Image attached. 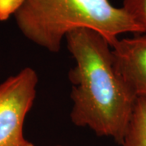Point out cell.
Returning a JSON list of instances; mask_svg holds the SVG:
<instances>
[{"label":"cell","mask_w":146,"mask_h":146,"mask_svg":"<svg viewBox=\"0 0 146 146\" xmlns=\"http://www.w3.org/2000/svg\"><path fill=\"white\" fill-rule=\"evenodd\" d=\"M121 146H146V96L136 98Z\"/></svg>","instance_id":"cell-5"},{"label":"cell","mask_w":146,"mask_h":146,"mask_svg":"<svg viewBox=\"0 0 146 146\" xmlns=\"http://www.w3.org/2000/svg\"><path fill=\"white\" fill-rule=\"evenodd\" d=\"M114 64L136 97L146 96V33L117 39L112 45Z\"/></svg>","instance_id":"cell-4"},{"label":"cell","mask_w":146,"mask_h":146,"mask_svg":"<svg viewBox=\"0 0 146 146\" xmlns=\"http://www.w3.org/2000/svg\"><path fill=\"white\" fill-rule=\"evenodd\" d=\"M122 7L146 33V0H123Z\"/></svg>","instance_id":"cell-6"},{"label":"cell","mask_w":146,"mask_h":146,"mask_svg":"<svg viewBox=\"0 0 146 146\" xmlns=\"http://www.w3.org/2000/svg\"><path fill=\"white\" fill-rule=\"evenodd\" d=\"M25 0H0V21H7L20 10Z\"/></svg>","instance_id":"cell-7"},{"label":"cell","mask_w":146,"mask_h":146,"mask_svg":"<svg viewBox=\"0 0 146 146\" xmlns=\"http://www.w3.org/2000/svg\"><path fill=\"white\" fill-rule=\"evenodd\" d=\"M14 16L29 40L52 53L59 52L67 34L80 28L98 31L110 46L121 34L144 33L110 0H25Z\"/></svg>","instance_id":"cell-2"},{"label":"cell","mask_w":146,"mask_h":146,"mask_svg":"<svg viewBox=\"0 0 146 146\" xmlns=\"http://www.w3.org/2000/svg\"><path fill=\"white\" fill-rule=\"evenodd\" d=\"M65 39L76 62L68 73L72 122L121 145L136 98L115 68L111 46L102 34L87 28L70 32Z\"/></svg>","instance_id":"cell-1"},{"label":"cell","mask_w":146,"mask_h":146,"mask_svg":"<svg viewBox=\"0 0 146 146\" xmlns=\"http://www.w3.org/2000/svg\"><path fill=\"white\" fill-rule=\"evenodd\" d=\"M38 76L25 68L0 84V146H34L24 135V124L36 95Z\"/></svg>","instance_id":"cell-3"},{"label":"cell","mask_w":146,"mask_h":146,"mask_svg":"<svg viewBox=\"0 0 146 146\" xmlns=\"http://www.w3.org/2000/svg\"><path fill=\"white\" fill-rule=\"evenodd\" d=\"M56 146H62V145H56Z\"/></svg>","instance_id":"cell-8"}]
</instances>
